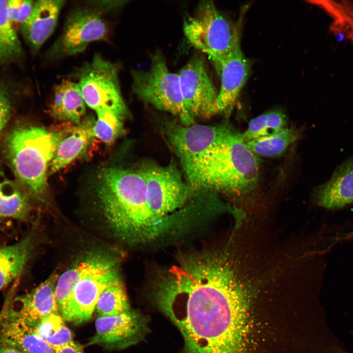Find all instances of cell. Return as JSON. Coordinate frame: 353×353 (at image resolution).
Returning <instances> with one entry per match:
<instances>
[{"label":"cell","instance_id":"cell-17","mask_svg":"<svg viewBox=\"0 0 353 353\" xmlns=\"http://www.w3.org/2000/svg\"><path fill=\"white\" fill-rule=\"evenodd\" d=\"M63 0H40L35 2L31 14L22 25V32L31 49L38 50L53 32Z\"/></svg>","mask_w":353,"mask_h":353},{"label":"cell","instance_id":"cell-4","mask_svg":"<svg viewBox=\"0 0 353 353\" xmlns=\"http://www.w3.org/2000/svg\"><path fill=\"white\" fill-rule=\"evenodd\" d=\"M61 138V131L20 126L6 137L4 152L21 186L43 201L47 192V170Z\"/></svg>","mask_w":353,"mask_h":353},{"label":"cell","instance_id":"cell-14","mask_svg":"<svg viewBox=\"0 0 353 353\" xmlns=\"http://www.w3.org/2000/svg\"><path fill=\"white\" fill-rule=\"evenodd\" d=\"M251 67V61L242 50L239 37L218 73L221 86L216 103L217 114H230L248 79Z\"/></svg>","mask_w":353,"mask_h":353},{"label":"cell","instance_id":"cell-2","mask_svg":"<svg viewBox=\"0 0 353 353\" xmlns=\"http://www.w3.org/2000/svg\"><path fill=\"white\" fill-rule=\"evenodd\" d=\"M95 188L104 218L118 237L137 243L161 233L150 213L141 170L103 168L98 173Z\"/></svg>","mask_w":353,"mask_h":353},{"label":"cell","instance_id":"cell-6","mask_svg":"<svg viewBox=\"0 0 353 353\" xmlns=\"http://www.w3.org/2000/svg\"><path fill=\"white\" fill-rule=\"evenodd\" d=\"M131 74L132 91L142 101L176 116L182 125L194 124L184 105L178 75L169 70L160 52L153 55L149 68Z\"/></svg>","mask_w":353,"mask_h":353},{"label":"cell","instance_id":"cell-8","mask_svg":"<svg viewBox=\"0 0 353 353\" xmlns=\"http://www.w3.org/2000/svg\"><path fill=\"white\" fill-rule=\"evenodd\" d=\"M152 219L160 232L167 218L198 192L185 182L176 163L153 165L141 170Z\"/></svg>","mask_w":353,"mask_h":353},{"label":"cell","instance_id":"cell-26","mask_svg":"<svg viewBox=\"0 0 353 353\" xmlns=\"http://www.w3.org/2000/svg\"><path fill=\"white\" fill-rule=\"evenodd\" d=\"M286 117L282 111H269L251 120L247 129L241 135L247 142L277 132L286 127Z\"/></svg>","mask_w":353,"mask_h":353},{"label":"cell","instance_id":"cell-3","mask_svg":"<svg viewBox=\"0 0 353 353\" xmlns=\"http://www.w3.org/2000/svg\"><path fill=\"white\" fill-rule=\"evenodd\" d=\"M182 167L186 182L198 191L240 197L252 191L259 180L257 156L232 129L207 154Z\"/></svg>","mask_w":353,"mask_h":353},{"label":"cell","instance_id":"cell-29","mask_svg":"<svg viewBox=\"0 0 353 353\" xmlns=\"http://www.w3.org/2000/svg\"><path fill=\"white\" fill-rule=\"evenodd\" d=\"M96 113L97 119L91 126L93 135L105 143H113L123 132L122 121L108 111L100 110Z\"/></svg>","mask_w":353,"mask_h":353},{"label":"cell","instance_id":"cell-28","mask_svg":"<svg viewBox=\"0 0 353 353\" xmlns=\"http://www.w3.org/2000/svg\"><path fill=\"white\" fill-rule=\"evenodd\" d=\"M91 258V255L86 257L59 276L55 285V294L61 314L74 288L89 266Z\"/></svg>","mask_w":353,"mask_h":353},{"label":"cell","instance_id":"cell-5","mask_svg":"<svg viewBox=\"0 0 353 353\" xmlns=\"http://www.w3.org/2000/svg\"><path fill=\"white\" fill-rule=\"evenodd\" d=\"M183 31L192 46L210 57L218 73L240 37L237 27L208 0L185 20Z\"/></svg>","mask_w":353,"mask_h":353},{"label":"cell","instance_id":"cell-7","mask_svg":"<svg viewBox=\"0 0 353 353\" xmlns=\"http://www.w3.org/2000/svg\"><path fill=\"white\" fill-rule=\"evenodd\" d=\"M118 66L95 54L72 74L76 80L86 104L96 111L106 110L123 121L129 115L122 97Z\"/></svg>","mask_w":353,"mask_h":353},{"label":"cell","instance_id":"cell-36","mask_svg":"<svg viewBox=\"0 0 353 353\" xmlns=\"http://www.w3.org/2000/svg\"><path fill=\"white\" fill-rule=\"evenodd\" d=\"M1 178H2V174H1V173L0 172V184L1 183V182L2 181V179H1Z\"/></svg>","mask_w":353,"mask_h":353},{"label":"cell","instance_id":"cell-23","mask_svg":"<svg viewBox=\"0 0 353 353\" xmlns=\"http://www.w3.org/2000/svg\"><path fill=\"white\" fill-rule=\"evenodd\" d=\"M294 128L285 127L279 131L246 142L249 148L256 156L276 157L284 152L299 138Z\"/></svg>","mask_w":353,"mask_h":353},{"label":"cell","instance_id":"cell-15","mask_svg":"<svg viewBox=\"0 0 353 353\" xmlns=\"http://www.w3.org/2000/svg\"><path fill=\"white\" fill-rule=\"evenodd\" d=\"M0 344L12 346L22 353H54L53 348L27 325L11 308L0 313Z\"/></svg>","mask_w":353,"mask_h":353},{"label":"cell","instance_id":"cell-31","mask_svg":"<svg viewBox=\"0 0 353 353\" xmlns=\"http://www.w3.org/2000/svg\"><path fill=\"white\" fill-rule=\"evenodd\" d=\"M89 4L100 12L114 13L118 12L125 4V0H92Z\"/></svg>","mask_w":353,"mask_h":353},{"label":"cell","instance_id":"cell-32","mask_svg":"<svg viewBox=\"0 0 353 353\" xmlns=\"http://www.w3.org/2000/svg\"><path fill=\"white\" fill-rule=\"evenodd\" d=\"M34 3L32 0H22L16 23L23 25L26 21L31 13Z\"/></svg>","mask_w":353,"mask_h":353},{"label":"cell","instance_id":"cell-24","mask_svg":"<svg viewBox=\"0 0 353 353\" xmlns=\"http://www.w3.org/2000/svg\"><path fill=\"white\" fill-rule=\"evenodd\" d=\"M95 309L98 317L115 316L130 309L125 287L119 275L101 292Z\"/></svg>","mask_w":353,"mask_h":353},{"label":"cell","instance_id":"cell-21","mask_svg":"<svg viewBox=\"0 0 353 353\" xmlns=\"http://www.w3.org/2000/svg\"><path fill=\"white\" fill-rule=\"evenodd\" d=\"M32 247L31 235L26 236L13 244L0 246V290L21 274Z\"/></svg>","mask_w":353,"mask_h":353},{"label":"cell","instance_id":"cell-18","mask_svg":"<svg viewBox=\"0 0 353 353\" xmlns=\"http://www.w3.org/2000/svg\"><path fill=\"white\" fill-rule=\"evenodd\" d=\"M315 203L329 209L342 208L353 202V157L339 165L314 194Z\"/></svg>","mask_w":353,"mask_h":353},{"label":"cell","instance_id":"cell-33","mask_svg":"<svg viewBox=\"0 0 353 353\" xmlns=\"http://www.w3.org/2000/svg\"><path fill=\"white\" fill-rule=\"evenodd\" d=\"M53 349L54 353H85L82 346L75 341Z\"/></svg>","mask_w":353,"mask_h":353},{"label":"cell","instance_id":"cell-9","mask_svg":"<svg viewBox=\"0 0 353 353\" xmlns=\"http://www.w3.org/2000/svg\"><path fill=\"white\" fill-rule=\"evenodd\" d=\"M116 261L103 255H91L87 269L78 281L61 314L75 324L88 322L101 292L119 276Z\"/></svg>","mask_w":353,"mask_h":353},{"label":"cell","instance_id":"cell-10","mask_svg":"<svg viewBox=\"0 0 353 353\" xmlns=\"http://www.w3.org/2000/svg\"><path fill=\"white\" fill-rule=\"evenodd\" d=\"M108 29L99 11L90 7L73 9L62 31L47 52V58L57 60L83 52L94 42L106 41Z\"/></svg>","mask_w":353,"mask_h":353},{"label":"cell","instance_id":"cell-34","mask_svg":"<svg viewBox=\"0 0 353 353\" xmlns=\"http://www.w3.org/2000/svg\"><path fill=\"white\" fill-rule=\"evenodd\" d=\"M22 2V0H8L7 6V12L10 22L16 23Z\"/></svg>","mask_w":353,"mask_h":353},{"label":"cell","instance_id":"cell-25","mask_svg":"<svg viewBox=\"0 0 353 353\" xmlns=\"http://www.w3.org/2000/svg\"><path fill=\"white\" fill-rule=\"evenodd\" d=\"M8 0H0V64L19 58L22 48L7 12Z\"/></svg>","mask_w":353,"mask_h":353},{"label":"cell","instance_id":"cell-22","mask_svg":"<svg viewBox=\"0 0 353 353\" xmlns=\"http://www.w3.org/2000/svg\"><path fill=\"white\" fill-rule=\"evenodd\" d=\"M27 198L20 184L11 180L0 184V219H24L29 211Z\"/></svg>","mask_w":353,"mask_h":353},{"label":"cell","instance_id":"cell-30","mask_svg":"<svg viewBox=\"0 0 353 353\" xmlns=\"http://www.w3.org/2000/svg\"><path fill=\"white\" fill-rule=\"evenodd\" d=\"M11 113V102L7 90L0 86V138L9 120Z\"/></svg>","mask_w":353,"mask_h":353},{"label":"cell","instance_id":"cell-13","mask_svg":"<svg viewBox=\"0 0 353 353\" xmlns=\"http://www.w3.org/2000/svg\"><path fill=\"white\" fill-rule=\"evenodd\" d=\"M96 332L89 345H98L109 350L124 349L142 341L149 332L147 317L131 309L119 315L98 317Z\"/></svg>","mask_w":353,"mask_h":353},{"label":"cell","instance_id":"cell-27","mask_svg":"<svg viewBox=\"0 0 353 353\" xmlns=\"http://www.w3.org/2000/svg\"><path fill=\"white\" fill-rule=\"evenodd\" d=\"M60 313L51 314L34 328L37 334L52 348L73 341V334Z\"/></svg>","mask_w":353,"mask_h":353},{"label":"cell","instance_id":"cell-20","mask_svg":"<svg viewBox=\"0 0 353 353\" xmlns=\"http://www.w3.org/2000/svg\"><path fill=\"white\" fill-rule=\"evenodd\" d=\"M85 111V103L76 82L66 79L55 86L50 109L53 117L79 125Z\"/></svg>","mask_w":353,"mask_h":353},{"label":"cell","instance_id":"cell-12","mask_svg":"<svg viewBox=\"0 0 353 353\" xmlns=\"http://www.w3.org/2000/svg\"><path fill=\"white\" fill-rule=\"evenodd\" d=\"M164 129L182 166L200 159L211 151L231 128L225 125L186 126L169 122L164 125Z\"/></svg>","mask_w":353,"mask_h":353},{"label":"cell","instance_id":"cell-1","mask_svg":"<svg viewBox=\"0 0 353 353\" xmlns=\"http://www.w3.org/2000/svg\"><path fill=\"white\" fill-rule=\"evenodd\" d=\"M243 281L229 249L193 254L156 286L158 307L177 327L184 353H235Z\"/></svg>","mask_w":353,"mask_h":353},{"label":"cell","instance_id":"cell-16","mask_svg":"<svg viewBox=\"0 0 353 353\" xmlns=\"http://www.w3.org/2000/svg\"><path fill=\"white\" fill-rule=\"evenodd\" d=\"M58 277L52 274L30 292L16 298L20 307L16 310L28 326L34 328L47 316L60 313L55 294Z\"/></svg>","mask_w":353,"mask_h":353},{"label":"cell","instance_id":"cell-35","mask_svg":"<svg viewBox=\"0 0 353 353\" xmlns=\"http://www.w3.org/2000/svg\"><path fill=\"white\" fill-rule=\"evenodd\" d=\"M0 353H22L17 349L4 344H0Z\"/></svg>","mask_w":353,"mask_h":353},{"label":"cell","instance_id":"cell-19","mask_svg":"<svg viewBox=\"0 0 353 353\" xmlns=\"http://www.w3.org/2000/svg\"><path fill=\"white\" fill-rule=\"evenodd\" d=\"M61 131V138L49 167V175L63 168L83 154L93 137L88 124L71 126Z\"/></svg>","mask_w":353,"mask_h":353},{"label":"cell","instance_id":"cell-11","mask_svg":"<svg viewBox=\"0 0 353 353\" xmlns=\"http://www.w3.org/2000/svg\"><path fill=\"white\" fill-rule=\"evenodd\" d=\"M185 106L195 118H208L217 114L218 91L209 75L204 59L193 56L178 74Z\"/></svg>","mask_w":353,"mask_h":353}]
</instances>
